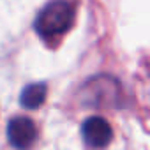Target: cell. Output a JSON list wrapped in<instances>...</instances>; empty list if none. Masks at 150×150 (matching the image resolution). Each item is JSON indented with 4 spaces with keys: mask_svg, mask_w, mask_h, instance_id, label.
Masks as SVG:
<instances>
[{
    "mask_svg": "<svg viewBox=\"0 0 150 150\" xmlns=\"http://www.w3.org/2000/svg\"><path fill=\"white\" fill-rule=\"evenodd\" d=\"M74 21V9L67 0H55L50 2L39 14L34 23L35 32L42 39L57 37L71 28Z\"/></svg>",
    "mask_w": 150,
    "mask_h": 150,
    "instance_id": "6da1fadb",
    "label": "cell"
},
{
    "mask_svg": "<svg viewBox=\"0 0 150 150\" xmlns=\"http://www.w3.org/2000/svg\"><path fill=\"white\" fill-rule=\"evenodd\" d=\"M46 99V85L44 83H30L21 90L20 103L27 110H35L39 108Z\"/></svg>",
    "mask_w": 150,
    "mask_h": 150,
    "instance_id": "277c9868",
    "label": "cell"
},
{
    "mask_svg": "<svg viewBox=\"0 0 150 150\" xmlns=\"http://www.w3.org/2000/svg\"><path fill=\"white\" fill-rule=\"evenodd\" d=\"M37 138L35 124L28 117H16L7 124V139L16 150H28Z\"/></svg>",
    "mask_w": 150,
    "mask_h": 150,
    "instance_id": "7a4b0ae2",
    "label": "cell"
},
{
    "mask_svg": "<svg viewBox=\"0 0 150 150\" xmlns=\"http://www.w3.org/2000/svg\"><path fill=\"white\" fill-rule=\"evenodd\" d=\"M81 132H83V138H85L87 145L94 146V148L108 146L111 138H113L111 125L103 117H90L88 120H85Z\"/></svg>",
    "mask_w": 150,
    "mask_h": 150,
    "instance_id": "3957f363",
    "label": "cell"
}]
</instances>
